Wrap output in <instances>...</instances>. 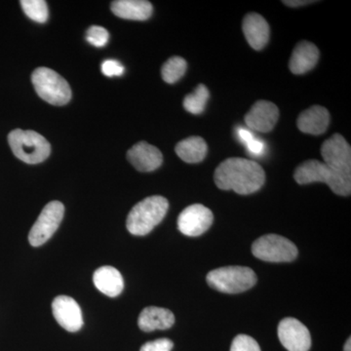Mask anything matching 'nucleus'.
<instances>
[{
  "label": "nucleus",
  "instance_id": "nucleus-6",
  "mask_svg": "<svg viewBox=\"0 0 351 351\" xmlns=\"http://www.w3.org/2000/svg\"><path fill=\"white\" fill-rule=\"evenodd\" d=\"M32 85L43 100L53 106H64L71 101V89L59 73L48 68L36 69L32 75Z\"/></svg>",
  "mask_w": 351,
  "mask_h": 351
},
{
  "label": "nucleus",
  "instance_id": "nucleus-5",
  "mask_svg": "<svg viewBox=\"0 0 351 351\" xmlns=\"http://www.w3.org/2000/svg\"><path fill=\"white\" fill-rule=\"evenodd\" d=\"M8 143L15 156L27 164L43 162L51 154L49 142L34 131L15 129L9 134Z\"/></svg>",
  "mask_w": 351,
  "mask_h": 351
},
{
  "label": "nucleus",
  "instance_id": "nucleus-23",
  "mask_svg": "<svg viewBox=\"0 0 351 351\" xmlns=\"http://www.w3.org/2000/svg\"><path fill=\"white\" fill-rule=\"evenodd\" d=\"M186 68H188V64L186 60L181 57H172L163 64L161 75L164 82L173 84L181 80L186 73Z\"/></svg>",
  "mask_w": 351,
  "mask_h": 351
},
{
  "label": "nucleus",
  "instance_id": "nucleus-16",
  "mask_svg": "<svg viewBox=\"0 0 351 351\" xmlns=\"http://www.w3.org/2000/svg\"><path fill=\"white\" fill-rule=\"evenodd\" d=\"M319 55V50L313 43L302 41L293 51L289 69L294 75H304L316 66Z\"/></svg>",
  "mask_w": 351,
  "mask_h": 351
},
{
  "label": "nucleus",
  "instance_id": "nucleus-15",
  "mask_svg": "<svg viewBox=\"0 0 351 351\" xmlns=\"http://www.w3.org/2000/svg\"><path fill=\"white\" fill-rule=\"evenodd\" d=\"M242 29H243L245 38L253 49L262 50L269 43V25L260 14H247L243 20Z\"/></svg>",
  "mask_w": 351,
  "mask_h": 351
},
{
  "label": "nucleus",
  "instance_id": "nucleus-19",
  "mask_svg": "<svg viewBox=\"0 0 351 351\" xmlns=\"http://www.w3.org/2000/svg\"><path fill=\"white\" fill-rule=\"evenodd\" d=\"M93 281L96 288L108 297H117L124 288L123 277L113 267H101L94 272Z\"/></svg>",
  "mask_w": 351,
  "mask_h": 351
},
{
  "label": "nucleus",
  "instance_id": "nucleus-22",
  "mask_svg": "<svg viewBox=\"0 0 351 351\" xmlns=\"http://www.w3.org/2000/svg\"><path fill=\"white\" fill-rule=\"evenodd\" d=\"M209 90L204 84H199L193 93L186 95L184 100V108L193 114H200L205 110L209 100Z\"/></svg>",
  "mask_w": 351,
  "mask_h": 351
},
{
  "label": "nucleus",
  "instance_id": "nucleus-24",
  "mask_svg": "<svg viewBox=\"0 0 351 351\" xmlns=\"http://www.w3.org/2000/svg\"><path fill=\"white\" fill-rule=\"evenodd\" d=\"M23 10L29 19L38 23H45L48 19V6L44 0H22Z\"/></svg>",
  "mask_w": 351,
  "mask_h": 351
},
{
  "label": "nucleus",
  "instance_id": "nucleus-8",
  "mask_svg": "<svg viewBox=\"0 0 351 351\" xmlns=\"http://www.w3.org/2000/svg\"><path fill=\"white\" fill-rule=\"evenodd\" d=\"M64 207L60 201H52L43 208L29 234L32 246L39 247L47 242L56 232L63 221Z\"/></svg>",
  "mask_w": 351,
  "mask_h": 351
},
{
  "label": "nucleus",
  "instance_id": "nucleus-7",
  "mask_svg": "<svg viewBox=\"0 0 351 351\" xmlns=\"http://www.w3.org/2000/svg\"><path fill=\"white\" fill-rule=\"evenodd\" d=\"M252 253L263 262L289 263L298 257L299 252L297 246L285 237L267 234L254 242Z\"/></svg>",
  "mask_w": 351,
  "mask_h": 351
},
{
  "label": "nucleus",
  "instance_id": "nucleus-31",
  "mask_svg": "<svg viewBox=\"0 0 351 351\" xmlns=\"http://www.w3.org/2000/svg\"><path fill=\"white\" fill-rule=\"evenodd\" d=\"M343 351H351V339L350 338L346 341V345H345V350Z\"/></svg>",
  "mask_w": 351,
  "mask_h": 351
},
{
  "label": "nucleus",
  "instance_id": "nucleus-29",
  "mask_svg": "<svg viewBox=\"0 0 351 351\" xmlns=\"http://www.w3.org/2000/svg\"><path fill=\"white\" fill-rule=\"evenodd\" d=\"M101 73L108 77L123 75L124 66L117 60H107L101 64Z\"/></svg>",
  "mask_w": 351,
  "mask_h": 351
},
{
  "label": "nucleus",
  "instance_id": "nucleus-11",
  "mask_svg": "<svg viewBox=\"0 0 351 351\" xmlns=\"http://www.w3.org/2000/svg\"><path fill=\"white\" fill-rule=\"evenodd\" d=\"M278 338L288 351H308L311 346V332L295 318L281 320L278 325Z\"/></svg>",
  "mask_w": 351,
  "mask_h": 351
},
{
  "label": "nucleus",
  "instance_id": "nucleus-4",
  "mask_svg": "<svg viewBox=\"0 0 351 351\" xmlns=\"http://www.w3.org/2000/svg\"><path fill=\"white\" fill-rule=\"evenodd\" d=\"M257 280V276L253 269L239 265L211 270L206 277L210 287L226 294H239L250 290L256 285Z\"/></svg>",
  "mask_w": 351,
  "mask_h": 351
},
{
  "label": "nucleus",
  "instance_id": "nucleus-21",
  "mask_svg": "<svg viewBox=\"0 0 351 351\" xmlns=\"http://www.w3.org/2000/svg\"><path fill=\"white\" fill-rule=\"evenodd\" d=\"M176 154L186 163H199L206 157L208 147L204 138L189 137L176 145Z\"/></svg>",
  "mask_w": 351,
  "mask_h": 351
},
{
  "label": "nucleus",
  "instance_id": "nucleus-30",
  "mask_svg": "<svg viewBox=\"0 0 351 351\" xmlns=\"http://www.w3.org/2000/svg\"><path fill=\"white\" fill-rule=\"evenodd\" d=\"M314 2L315 1H307V0H304V1H297V0H292V1H288V0H286V1H283V3L285 4V5L290 7H300L306 5V4L309 3H314Z\"/></svg>",
  "mask_w": 351,
  "mask_h": 351
},
{
  "label": "nucleus",
  "instance_id": "nucleus-12",
  "mask_svg": "<svg viewBox=\"0 0 351 351\" xmlns=\"http://www.w3.org/2000/svg\"><path fill=\"white\" fill-rule=\"evenodd\" d=\"M52 311L57 322L68 332L80 331L83 326L82 311L77 302L68 295H59L52 302Z\"/></svg>",
  "mask_w": 351,
  "mask_h": 351
},
{
  "label": "nucleus",
  "instance_id": "nucleus-3",
  "mask_svg": "<svg viewBox=\"0 0 351 351\" xmlns=\"http://www.w3.org/2000/svg\"><path fill=\"white\" fill-rule=\"evenodd\" d=\"M295 181L299 184H311V182H325L336 195H350L351 178L339 174L326 164L321 161H304L294 173Z\"/></svg>",
  "mask_w": 351,
  "mask_h": 351
},
{
  "label": "nucleus",
  "instance_id": "nucleus-20",
  "mask_svg": "<svg viewBox=\"0 0 351 351\" xmlns=\"http://www.w3.org/2000/svg\"><path fill=\"white\" fill-rule=\"evenodd\" d=\"M151 2L145 0H117L112 3V11L121 19L145 21L152 14Z\"/></svg>",
  "mask_w": 351,
  "mask_h": 351
},
{
  "label": "nucleus",
  "instance_id": "nucleus-27",
  "mask_svg": "<svg viewBox=\"0 0 351 351\" xmlns=\"http://www.w3.org/2000/svg\"><path fill=\"white\" fill-rule=\"evenodd\" d=\"M230 351H262L256 339L247 335H239L233 339Z\"/></svg>",
  "mask_w": 351,
  "mask_h": 351
},
{
  "label": "nucleus",
  "instance_id": "nucleus-13",
  "mask_svg": "<svg viewBox=\"0 0 351 351\" xmlns=\"http://www.w3.org/2000/svg\"><path fill=\"white\" fill-rule=\"evenodd\" d=\"M279 119L277 106L269 101H258L245 115V123L252 130L267 133L274 128Z\"/></svg>",
  "mask_w": 351,
  "mask_h": 351
},
{
  "label": "nucleus",
  "instance_id": "nucleus-10",
  "mask_svg": "<svg viewBox=\"0 0 351 351\" xmlns=\"http://www.w3.org/2000/svg\"><path fill=\"white\" fill-rule=\"evenodd\" d=\"M214 221L213 213L204 205L186 207L178 218V228L186 237H196L209 230Z\"/></svg>",
  "mask_w": 351,
  "mask_h": 351
},
{
  "label": "nucleus",
  "instance_id": "nucleus-26",
  "mask_svg": "<svg viewBox=\"0 0 351 351\" xmlns=\"http://www.w3.org/2000/svg\"><path fill=\"white\" fill-rule=\"evenodd\" d=\"M86 39L88 43L96 47H103L108 43L110 34L105 27L100 25H92L87 31Z\"/></svg>",
  "mask_w": 351,
  "mask_h": 351
},
{
  "label": "nucleus",
  "instance_id": "nucleus-25",
  "mask_svg": "<svg viewBox=\"0 0 351 351\" xmlns=\"http://www.w3.org/2000/svg\"><path fill=\"white\" fill-rule=\"evenodd\" d=\"M237 136L240 142L243 143L247 151L252 156H260L265 152V145L263 141L258 140L250 130L246 128L237 129Z\"/></svg>",
  "mask_w": 351,
  "mask_h": 351
},
{
  "label": "nucleus",
  "instance_id": "nucleus-14",
  "mask_svg": "<svg viewBox=\"0 0 351 351\" xmlns=\"http://www.w3.org/2000/svg\"><path fill=\"white\" fill-rule=\"evenodd\" d=\"M129 162L140 172H152L160 167L163 162L161 152L147 142L134 145L127 152Z\"/></svg>",
  "mask_w": 351,
  "mask_h": 351
},
{
  "label": "nucleus",
  "instance_id": "nucleus-28",
  "mask_svg": "<svg viewBox=\"0 0 351 351\" xmlns=\"http://www.w3.org/2000/svg\"><path fill=\"white\" fill-rule=\"evenodd\" d=\"M174 343L169 339H159L149 341L141 348V351H171Z\"/></svg>",
  "mask_w": 351,
  "mask_h": 351
},
{
  "label": "nucleus",
  "instance_id": "nucleus-1",
  "mask_svg": "<svg viewBox=\"0 0 351 351\" xmlns=\"http://www.w3.org/2000/svg\"><path fill=\"white\" fill-rule=\"evenodd\" d=\"M214 181L223 191H233L241 195H252L262 189L265 173L256 161L232 157L217 167Z\"/></svg>",
  "mask_w": 351,
  "mask_h": 351
},
{
  "label": "nucleus",
  "instance_id": "nucleus-2",
  "mask_svg": "<svg viewBox=\"0 0 351 351\" xmlns=\"http://www.w3.org/2000/svg\"><path fill=\"white\" fill-rule=\"evenodd\" d=\"M169 203L163 196L154 195L145 198L132 208L127 217L128 232L137 237L149 234L162 221L167 214Z\"/></svg>",
  "mask_w": 351,
  "mask_h": 351
},
{
  "label": "nucleus",
  "instance_id": "nucleus-9",
  "mask_svg": "<svg viewBox=\"0 0 351 351\" xmlns=\"http://www.w3.org/2000/svg\"><path fill=\"white\" fill-rule=\"evenodd\" d=\"M321 156L324 163L339 174L351 178V149L346 138L335 134L321 147Z\"/></svg>",
  "mask_w": 351,
  "mask_h": 351
},
{
  "label": "nucleus",
  "instance_id": "nucleus-18",
  "mask_svg": "<svg viewBox=\"0 0 351 351\" xmlns=\"http://www.w3.org/2000/svg\"><path fill=\"white\" fill-rule=\"evenodd\" d=\"M174 323L175 316L172 311L156 306L145 307L138 319L140 329L147 332L156 331V330L169 329Z\"/></svg>",
  "mask_w": 351,
  "mask_h": 351
},
{
  "label": "nucleus",
  "instance_id": "nucleus-17",
  "mask_svg": "<svg viewBox=\"0 0 351 351\" xmlns=\"http://www.w3.org/2000/svg\"><path fill=\"white\" fill-rule=\"evenodd\" d=\"M298 128L302 133L321 135L325 133L330 124V113L321 106H313L302 112L298 117Z\"/></svg>",
  "mask_w": 351,
  "mask_h": 351
}]
</instances>
